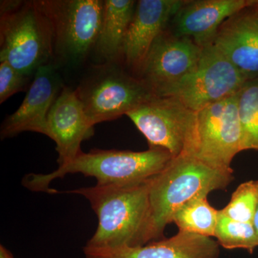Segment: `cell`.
<instances>
[{"mask_svg":"<svg viewBox=\"0 0 258 258\" xmlns=\"http://www.w3.org/2000/svg\"><path fill=\"white\" fill-rule=\"evenodd\" d=\"M152 179L133 186L96 184L66 191L87 199L98 217V227L86 245L118 248L149 243Z\"/></svg>","mask_w":258,"mask_h":258,"instance_id":"6da1fadb","label":"cell"},{"mask_svg":"<svg viewBox=\"0 0 258 258\" xmlns=\"http://www.w3.org/2000/svg\"><path fill=\"white\" fill-rule=\"evenodd\" d=\"M171 154L161 148H149L144 152L119 150H93L81 152L74 161L50 174H30L23 184L32 191L57 193L51 189V181L68 174L81 173L96 178L97 185L133 186L153 179L172 160Z\"/></svg>","mask_w":258,"mask_h":258,"instance_id":"7a4b0ae2","label":"cell"},{"mask_svg":"<svg viewBox=\"0 0 258 258\" xmlns=\"http://www.w3.org/2000/svg\"><path fill=\"white\" fill-rule=\"evenodd\" d=\"M233 179V172L214 169L192 156L172 159L151 181L149 242L163 238L175 212L189 200L225 189Z\"/></svg>","mask_w":258,"mask_h":258,"instance_id":"3957f363","label":"cell"},{"mask_svg":"<svg viewBox=\"0 0 258 258\" xmlns=\"http://www.w3.org/2000/svg\"><path fill=\"white\" fill-rule=\"evenodd\" d=\"M53 57L50 24L35 1H1L0 62L30 77Z\"/></svg>","mask_w":258,"mask_h":258,"instance_id":"277c9868","label":"cell"},{"mask_svg":"<svg viewBox=\"0 0 258 258\" xmlns=\"http://www.w3.org/2000/svg\"><path fill=\"white\" fill-rule=\"evenodd\" d=\"M76 92L93 126L126 115L157 96L143 81L115 62L95 67Z\"/></svg>","mask_w":258,"mask_h":258,"instance_id":"5b68a950","label":"cell"},{"mask_svg":"<svg viewBox=\"0 0 258 258\" xmlns=\"http://www.w3.org/2000/svg\"><path fill=\"white\" fill-rule=\"evenodd\" d=\"M50 24L54 57L79 64L94 49L103 19L102 0H36Z\"/></svg>","mask_w":258,"mask_h":258,"instance_id":"8992f818","label":"cell"},{"mask_svg":"<svg viewBox=\"0 0 258 258\" xmlns=\"http://www.w3.org/2000/svg\"><path fill=\"white\" fill-rule=\"evenodd\" d=\"M147 139L149 148H161L173 158L192 155L197 112L173 96H155L126 115Z\"/></svg>","mask_w":258,"mask_h":258,"instance_id":"52a82bcc","label":"cell"},{"mask_svg":"<svg viewBox=\"0 0 258 258\" xmlns=\"http://www.w3.org/2000/svg\"><path fill=\"white\" fill-rule=\"evenodd\" d=\"M241 152L237 94L197 112L192 157L218 170L233 172L231 164Z\"/></svg>","mask_w":258,"mask_h":258,"instance_id":"ba28073f","label":"cell"},{"mask_svg":"<svg viewBox=\"0 0 258 258\" xmlns=\"http://www.w3.org/2000/svg\"><path fill=\"white\" fill-rule=\"evenodd\" d=\"M215 44L203 47L197 69L166 96H173L195 112L237 94L246 82ZM164 97V96H163Z\"/></svg>","mask_w":258,"mask_h":258,"instance_id":"9c48e42d","label":"cell"},{"mask_svg":"<svg viewBox=\"0 0 258 258\" xmlns=\"http://www.w3.org/2000/svg\"><path fill=\"white\" fill-rule=\"evenodd\" d=\"M202 50L191 38L177 36L167 28L153 42L137 77L156 96H166L197 69Z\"/></svg>","mask_w":258,"mask_h":258,"instance_id":"30bf717a","label":"cell"},{"mask_svg":"<svg viewBox=\"0 0 258 258\" xmlns=\"http://www.w3.org/2000/svg\"><path fill=\"white\" fill-rule=\"evenodd\" d=\"M62 88L55 66L48 64L40 67L35 73L22 104L3 122L2 139L25 132L47 136V116Z\"/></svg>","mask_w":258,"mask_h":258,"instance_id":"8fae6325","label":"cell"},{"mask_svg":"<svg viewBox=\"0 0 258 258\" xmlns=\"http://www.w3.org/2000/svg\"><path fill=\"white\" fill-rule=\"evenodd\" d=\"M93 134L76 90L63 86L47 116V136L56 144L57 163L62 166L82 152L81 143Z\"/></svg>","mask_w":258,"mask_h":258,"instance_id":"7c38bea8","label":"cell"},{"mask_svg":"<svg viewBox=\"0 0 258 258\" xmlns=\"http://www.w3.org/2000/svg\"><path fill=\"white\" fill-rule=\"evenodd\" d=\"M214 44L246 81L258 78V0L226 20Z\"/></svg>","mask_w":258,"mask_h":258,"instance_id":"4fadbf2b","label":"cell"},{"mask_svg":"<svg viewBox=\"0 0 258 258\" xmlns=\"http://www.w3.org/2000/svg\"><path fill=\"white\" fill-rule=\"evenodd\" d=\"M183 0H139L123 43L122 56L137 74L157 37L169 27Z\"/></svg>","mask_w":258,"mask_h":258,"instance_id":"5bb4252c","label":"cell"},{"mask_svg":"<svg viewBox=\"0 0 258 258\" xmlns=\"http://www.w3.org/2000/svg\"><path fill=\"white\" fill-rule=\"evenodd\" d=\"M253 0H183L168 30L189 37L200 47L214 44L219 28Z\"/></svg>","mask_w":258,"mask_h":258,"instance_id":"9a60e30c","label":"cell"},{"mask_svg":"<svg viewBox=\"0 0 258 258\" xmlns=\"http://www.w3.org/2000/svg\"><path fill=\"white\" fill-rule=\"evenodd\" d=\"M86 258H219L220 244L212 237L179 231L169 238L136 247H93L86 245Z\"/></svg>","mask_w":258,"mask_h":258,"instance_id":"2e32d148","label":"cell"},{"mask_svg":"<svg viewBox=\"0 0 258 258\" xmlns=\"http://www.w3.org/2000/svg\"><path fill=\"white\" fill-rule=\"evenodd\" d=\"M137 2L105 0L103 19L94 50L106 62H115L122 55L123 43Z\"/></svg>","mask_w":258,"mask_h":258,"instance_id":"e0dca14e","label":"cell"},{"mask_svg":"<svg viewBox=\"0 0 258 258\" xmlns=\"http://www.w3.org/2000/svg\"><path fill=\"white\" fill-rule=\"evenodd\" d=\"M219 210L210 205L208 196L195 197L178 209L173 217L179 231L205 236L215 237Z\"/></svg>","mask_w":258,"mask_h":258,"instance_id":"ac0fdd59","label":"cell"},{"mask_svg":"<svg viewBox=\"0 0 258 258\" xmlns=\"http://www.w3.org/2000/svg\"><path fill=\"white\" fill-rule=\"evenodd\" d=\"M241 152L258 151V78L246 81L237 93Z\"/></svg>","mask_w":258,"mask_h":258,"instance_id":"d6986e66","label":"cell"},{"mask_svg":"<svg viewBox=\"0 0 258 258\" xmlns=\"http://www.w3.org/2000/svg\"><path fill=\"white\" fill-rule=\"evenodd\" d=\"M220 246L227 249H243L252 254L258 247L253 223L235 221L219 211L215 237Z\"/></svg>","mask_w":258,"mask_h":258,"instance_id":"ffe728a7","label":"cell"},{"mask_svg":"<svg viewBox=\"0 0 258 258\" xmlns=\"http://www.w3.org/2000/svg\"><path fill=\"white\" fill-rule=\"evenodd\" d=\"M257 205L258 187L256 181L251 180L239 185L230 203L219 211L235 221L253 223Z\"/></svg>","mask_w":258,"mask_h":258,"instance_id":"44dd1931","label":"cell"},{"mask_svg":"<svg viewBox=\"0 0 258 258\" xmlns=\"http://www.w3.org/2000/svg\"><path fill=\"white\" fill-rule=\"evenodd\" d=\"M0 62V103H3L15 93L25 91L30 77L19 72L8 62Z\"/></svg>","mask_w":258,"mask_h":258,"instance_id":"7402d4cb","label":"cell"},{"mask_svg":"<svg viewBox=\"0 0 258 258\" xmlns=\"http://www.w3.org/2000/svg\"><path fill=\"white\" fill-rule=\"evenodd\" d=\"M0 258H15L13 253L4 245H0Z\"/></svg>","mask_w":258,"mask_h":258,"instance_id":"603a6c76","label":"cell"},{"mask_svg":"<svg viewBox=\"0 0 258 258\" xmlns=\"http://www.w3.org/2000/svg\"><path fill=\"white\" fill-rule=\"evenodd\" d=\"M253 225L254 230H255L256 234H257L258 239V205L257 210H256L255 215H254Z\"/></svg>","mask_w":258,"mask_h":258,"instance_id":"cb8c5ba5","label":"cell"},{"mask_svg":"<svg viewBox=\"0 0 258 258\" xmlns=\"http://www.w3.org/2000/svg\"><path fill=\"white\" fill-rule=\"evenodd\" d=\"M256 181V184H257V186L258 187V180H257V181Z\"/></svg>","mask_w":258,"mask_h":258,"instance_id":"d4e9b609","label":"cell"}]
</instances>
